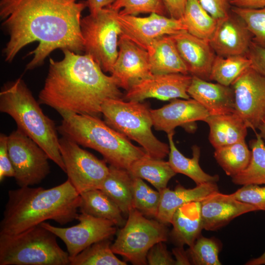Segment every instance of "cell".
Returning a JSON list of instances; mask_svg holds the SVG:
<instances>
[{
    "label": "cell",
    "mask_w": 265,
    "mask_h": 265,
    "mask_svg": "<svg viewBox=\"0 0 265 265\" xmlns=\"http://www.w3.org/2000/svg\"><path fill=\"white\" fill-rule=\"evenodd\" d=\"M231 86L234 93L235 112L248 128L256 132L265 117V77L250 66Z\"/></svg>",
    "instance_id": "cell-13"
},
{
    "label": "cell",
    "mask_w": 265,
    "mask_h": 265,
    "mask_svg": "<svg viewBox=\"0 0 265 265\" xmlns=\"http://www.w3.org/2000/svg\"><path fill=\"white\" fill-rule=\"evenodd\" d=\"M133 177L127 169L109 166L108 173L100 189L106 194L128 215L132 208Z\"/></svg>",
    "instance_id": "cell-27"
},
{
    "label": "cell",
    "mask_w": 265,
    "mask_h": 265,
    "mask_svg": "<svg viewBox=\"0 0 265 265\" xmlns=\"http://www.w3.org/2000/svg\"><path fill=\"white\" fill-rule=\"evenodd\" d=\"M147 51L153 75L189 74L170 35L156 39L149 46Z\"/></svg>",
    "instance_id": "cell-25"
},
{
    "label": "cell",
    "mask_w": 265,
    "mask_h": 265,
    "mask_svg": "<svg viewBox=\"0 0 265 265\" xmlns=\"http://www.w3.org/2000/svg\"><path fill=\"white\" fill-rule=\"evenodd\" d=\"M108 6L122 16L153 13L165 16L168 13L161 0H116Z\"/></svg>",
    "instance_id": "cell-37"
},
{
    "label": "cell",
    "mask_w": 265,
    "mask_h": 265,
    "mask_svg": "<svg viewBox=\"0 0 265 265\" xmlns=\"http://www.w3.org/2000/svg\"><path fill=\"white\" fill-rule=\"evenodd\" d=\"M162 159L146 154L134 161L128 171L132 177L146 180L160 192L167 187L169 180L176 174L168 161Z\"/></svg>",
    "instance_id": "cell-29"
},
{
    "label": "cell",
    "mask_w": 265,
    "mask_h": 265,
    "mask_svg": "<svg viewBox=\"0 0 265 265\" xmlns=\"http://www.w3.org/2000/svg\"><path fill=\"white\" fill-rule=\"evenodd\" d=\"M170 17L182 18L187 0H161Z\"/></svg>",
    "instance_id": "cell-44"
},
{
    "label": "cell",
    "mask_w": 265,
    "mask_h": 265,
    "mask_svg": "<svg viewBox=\"0 0 265 265\" xmlns=\"http://www.w3.org/2000/svg\"><path fill=\"white\" fill-rule=\"evenodd\" d=\"M219 252V244L215 239L201 235L187 251L191 264L195 265H221Z\"/></svg>",
    "instance_id": "cell-36"
},
{
    "label": "cell",
    "mask_w": 265,
    "mask_h": 265,
    "mask_svg": "<svg viewBox=\"0 0 265 265\" xmlns=\"http://www.w3.org/2000/svg\"><path fill=\"white\" fill-rule=\"evenodd\" d=\"M78 0H0L2 26L9 35L3 49L5 60L11 62L28 44L38 42L26 65L31 70L42 65L54 50L84 51L80 30L86 1Z\"/></svg>",
    "instance_id": "cell-1"
},
{
    "label": "cell",
    "mask_w": 265,
    "mask_h": 265,
    "mask_svg": "<svg viewBox=\"0 0 265 265\" xmlns=\"http://www.w3.org/2000/svg\"><path fill=\"white\" fill-rule=\"evenodd\" d=\"M214 157L225 173L232 178L248 165L251 151L243 140L215 149Z\"/></svg>",
    "instance_id": "cell-32"
},
{
    "label": "cell",
    "mask_w": 265,
    "mask_h": 265,
    "mask_svg": "<svg viewBox=\"0 0 265 265\" xmlns=\"http://www.w3.org/2000/svg\"><path fill=\"white\" fill-rule=\"evenodd\" d=\"M187 93L202 105L210 115L235 112V96L231 86L211 82L192 76Z\"/></svg>",
    "instance_id": "cell-21"
},
{
    "label": "cell",
    "mask_w": 265,
    "mask_h": 265,
    "mask_svg": "<svg viewBox=\"0 0 265 265\" xmlns=\"http://www.w3.org/2000/svg\"><path fill=\"white\" fill-rule=\"evenodd\" d=\"M200 203L203 228L207 231H216L242 214L258 211L255 206L219 191L210 194Z\"/></svg>",
    "instance_id": "cell-19"
},
{
    "label": "cell",
    "mask_w": 265,
    "mask_h": 265,
    "mask_svg": "<svg viewBox=\"0 0 265 265\" xmlns=\"http://www.w3.org/2000/svg\"><path fill=\"white\" fill-rule=\"evenodd\" d=\"M153 126L156 130L167 133L174 132L178 126L184 127L197 121H203L210 114L193 99H174L158 109H150Z\"/></svg>",
    "instance_id": "cell-20"
},
{
    "label": "cell",
    "mask_w": 265,
    "mask_h": 265,
    "mask_svg": "<svg viewBox=\"0 0 265 265\" xmlns=\"http://www.w3.org/2000/svg\"><path fill=\"white\" fill-rule=\"evenodd\" d=\"M232 6L257 9L265 7V0H229Z\"/></svg>",
    "instance_id": "cell-45"
},
{
    "label": "cell",
    "mask_w": 265,
    "mask_h": 265,
    "mask_svg": "<svg viewBox=\"0 0 265 265\" xmlns=\"http://www.w3.org/2000/svg\"><path fill=\"white\" fill-rule=\"evenodd\" d=\"M24 80L19 78L5 84L0 92V111L10 116L17 128L36 142L65 173L59 149L57 127L46 115Z\"/></svg>",
    "instance_id": "cell-5"
},
{
    "label": "cell",
    "mask_w": 265,
    "mask_h": 265,
    "mask_svg": "<svg viewBox=\"0 0 265 265\" xmlns=\"http://www.w3.org/2000/svg\"><path fill=\"white\" fill-rule=\"evenodd\" d=\"M118 12L107 6L95 15L81 18L80 23L85 54L90 55L104 72L110 74L118 56L122 34Z\"/></svg>",
    "instance_id": "cell-8"
},
{
    "label": "cell",
    "mask_w": 265,
    "mask_h": 265,
    "mask_svg": "<svg viewBox=\"0 0 265 265\" xmlns=\"http://www.w3.org/2000/svg\"><path fill=\"white\" fill-rule=\"evenodd\" d=\"M59 149L68 179L80 194L100 188L109 172L105 160L65 136L59 138Z\"/></svg>",
    "instance_id": "cell-11"
},
{
    "label": "cell",
    "mask_w": 265,
    "mask_h": 265,
    "mask_svg": "<svg viewBox=\"0 0 265 265\" xmlns=\"http://www.w3.org/2000/svg\"><path fill=\"white\" fill-rule=\"evenodd\" d=\"M118 54L111 75L119 86L129 90L152 74L147 51L123 35L118 42Z\"/></svg>",
    "instance_id": "cell-15"
},
{
    "label": "cell",
    "mask_w": 265,
    "mask_h": 265,
    "mask_svg": "<svg viewBox=\"0 0 265 265\" xmlns=\"http://www.w3.org/2000/svg\"><path fill=\"white\" fill-rule=\"evenodd\" d=\"M230 194L238 201L255 206L258 211H265V186L245 185Z\"/></svg>",
    "instance_id": "cell-39"
},
{
    "label": "cell",
    "mask_w": 265,
    "mask_h": 265,
    "mask_svg": "<svg viewBox=\"0 0 265 265\" xmlns=\"http://www.w3.org/2000/svg\"><path fill=\"white\" fill-rule=\"evenodd\" d=\"M260 132L259 134L262 138L265 140V122H263L258 127Z\"/></svg>",
    "instance_id": "cell-49"
},
{
    "label": "cell",
    "mask_w": 265,
    "mask_h": 265,
    "mask_svg": "<svg viewBox=\"0 0 265 265\" xmlns=\"http://www.w3.org/2000/svg\"><path fill=\"white\" fill-rule=\"evenodd\" d=\"M219 191L216 183H206L192 188H186L178 184L174 190L168 187L160 191V200L156 219L168 225L175 211L181 206L191 202H201L210 194Z\"/></svg>",
    "instance_id": "cell-22"
},
{
    "label": "cell",
    "mask_w": 265,
    "mask_h": 265,
    "mask_svg": "<svg viewBox=\"0 0 265 265\" xmlns=\"http://www.w3.org/2000/svg\"><path fill=\"white\" fill-rule=\"evenodd\" d=\"M171 224L173 241L178 246H191L203 229L200 202L187 203L179 207L174 213Z\"/></svg>",
    "instance_id": "cell-23"
},
{
    "label": "cell",
    "mask_w": 265,
    "mask_h": 265,
    "mask_svg": "<svg viewBox=\"0 0 265 265\" xmlns=\"http://www.w3.org/2000/svg\"><path fill=\"white\" fill-rule=\"evenodd\" d=\"M246 265H265V251L260 257L249 260Z\"/></svg>",
    "instance_id": "cell-48"
},
{
    "label": "cell",
    "mask_w": 265,
    "mask_h": 265,
    "mask_svg": "<svg viewBox=\"0 0 265 265\" xmlns=\"http://www.w3.org/2000/svg\"><path fill=\"white\" fill-rule=\"evenodd\" d=\"M80 195L70 181L54 187H19L8 192L0 234L13 235L52 220L65 225L76 219Z\"/></svg>",
    "instance_id": "cell-3"
},
{
    "label": "cell",
    "mask_w": 265,
    "mask_h": 265,
    "mask_svg": "<svg viewBox=\"0 0 265 265\" xmlns=\"http://www.w3.org/2000/svg\"><path fill=\"white\" fill-rule=\"evenodd\" d=\"M59 61L50 59L48 73L38 102L56 110L100 117L108 99H122L116 80L104 73L89 54L62 50Z\"/></svg>",
    "instance_id": "cell-2"
},
{
    "label": "cell",
    "mask_w": 265,
    "mask_h": 265,
    "mask_svg": "<svg viewBox=\"0 0 265 265\" xmlns=\"http://www.w3.org/2000/svg\"><path fill=\"white\" fill-rule=\"evenodd\" d=\"M201 6L217 21L226 17L231 10L229 0H198Z\"/></svg>",
    "instance_id": "cell-41"
},
{
    "label": "cell",
    "mask_w": 265,
    "mask_h": 265,
    "mask_svg": "<svg viewBox=\"0 0 265 265\" xmlns=\"http://www.w3.org/2000/svg\"><path fill=\"white\" fill-rule=\"evenodd\" d=\"M255 132L256 138L249 142L251 157L248 165L232 177L236 185H265V144L260 134Z\"/></svg>",
    "instance_id": "cell-30"
},
{
    "label": "cell",
    "mask_w": 265,
    "mask_h": 265,
    "mask_svg": "<svg viewBox=\"0 0 265 265\" xmlns=\"http://www.w3.org/2000/svg\"><path fill=\"white\" fill-rule=\"evenodd\" d=\"M251 62L246 55L215 56L210 80L225 86H231L248 68Z\"/></svg>",
    "instance_id": "cell-33"
},
{
    "label": "cell",
    "mask_w": 265,
    "mask_h": 265,
    "mask_svg": "<svg viewBox=\"0 0 265 265\" xmlns=\"http://www.w3.org/2000/svg\"><path fill=\"white\" fill-rule=\"evenodd\" d=\"M217 22L209 40L216 55L223 57L246 55L253 36L244 21L231 10L226 17Z\"/></svg>",
    "instance_id": "cell-17"
},
{
    "label": "cell",
    "mask_w": 265,
    "mask_h": 265,
    "mask_svg": "<svg viewBox=\"0 0 265 265\" xmlns=\"http://www.w3.org/2000/svg\"><path fill=\"white\" fill-rule=\"evenodd\" d=\"M160 200V192L152 189L143 179L133 177L132 208L147 217L156 218Z\"/></svg>",
    "instance_id": "cell-35"
},
{
    "label": "cell",
    "mask_w": 265,
    "mask_h": 265,
    "mask_svg": "<svg viewBox=\"0 0 265 265\" xmlns=\"http://www.w3.org/2000/svg\"><path fill=\"white\" fill-rule=\"evenodd\" d=\"M101 112L106 124L137 142L148 156L163 159L169 154V145L153 133V121L147 104L122 99H108L102 104Z\"/></svg>",
    "instance_id": "cell-7"
},
{
    "label": "cell",
    "mask_w": 265,
    "mask_h": 265,
    "mask_svg": "<svg viewBox=\"0 0 265 265\" xmlns=\"http://www.w3.org/2000/svg\"><path fill=\"white\" fill-rule=\"evenodd\" d=\"M123 227L118 231L111 248L115 254L135 265L147 264V255L150 248L168 238L166 225L150 219L132 208Z\"/></svg>",
    "instance_id": "cell-9"
},
{
    "label": "cell",
    "mask_w": 265,
    "mask_h": 265,
    "mask_svg": "<svg viewBox=\"0 0 265 265\" xmlns=\"http://www.w3.org/2000/svg\"><path fill=\"white\" fill-rule=\"evenodd\" d=\"M110 239L93 243L74 257H70V265H126L118 258L111 248Z\"/></svg>",
    "instance_id": "cell-34"
},
{
    "label": "cell",
    "mask_w": 265,
    "mask_h": 265,
    "mask_svg": "<svg viewBox=\"0 0 265 265\" xmlns=\"http://www.w3.org/2000/svg\"><path fill=\"white\" fill-rule=\"evenodd\" d=\"M8 136L0 134V181L6 177H14L15 171L7 148Z\"/></svg>",
    "instance_id": "cell-42"
},
{
    "label": "cell",
    "mask_w": 265,
    "mask_h": 265,
    "mask_svg": "<svg viewBox=\"0 0 265 265\" xmlns=\"http://www.w3.org/2000/svg\"><path fill=\"white\" fill-rule=\"evenodd\" d=\"M80 195L79 208L80 212L113 222L116 226H122L126 221L118 206L103 191L95 189Z\"/></svg>",
    "instance_id": "cell-28"
},
{
    "label": "cell",
    "mask_w": 265,
    "mask_h": 265,
    "mask_svg": "<svg viewBox=\"0 0 265 265\" xmlns=\"http://www.w3.org/2000/svg\"><path fill=\"white\" fill-rule=\"evenodd\" d=\"M56 236L41 224L22 232L0 234V265H70Z\"/></svg>",
    "instance_id": "cell-6"
},
{
    "label": "cell",
    "mask_w": 265,
    "mask_h": 265,
    "mask_svg": "<svg viewBox=\"0 0 265 265\" xmlns=\"http://www.w3.org/2000/svg\"><path fill=\"white\" fill-rule=\"evenodd\" d=\"M116 0H87L90 14L95 15L103 8L111 5Z\"/></svg>",
    "instance_id": "cell-46"
},
{
    "label": "cell",
    "mask_w": 265,
    "mask_h": 265,
    "mask_svg": "<svg viewBox=\"0 0 265 265\" xmlns=\"http://www.w3.org/2000/svg\"><path fill=\"white\" fill-rule=\"evenodd\" d=\"M182 19L188 32L209 41L217 23L203 8L198 0H187Z\"/></svg>",
    "instance_id": "cell-31"
},
{
    "label": "cell",
    "mask_w": 265,
    "mask_h": 265,
    "mask_svg": "<svg viewBox=\"0 0 265 265\" xmlns=\"http://www.w3.org/2000/svg\"><path fill=\"white\" fill-rule=\"evenodd\" d=\"M62 119L57 127L63 136L80 146L100 153L110 165L129 170L132 163L146 154L144 149L132 144L121 133L100 117L61 111Z\"/></svg>",
    "instance_id": "cell-4"
},
{
    "label": "cell",
    "mask_w": 265,
    "mask_h": 265,
    "mask_svg": "<svg viewBox=\"0 0 265 265\" xmlns=\"http://www.w3.org/2000/svg\"><path fill=\"white\" fill-rule=\"evenodd\" d=\"M173 253L175 257V265H191L187 251L183 246H178L173 249Z\"/></svg>",
    "instance_id": "cell-47"
},
{
    "label": "cell",
    "mask_w": 265,
    "mask_h": 265,
    "mask_svg": "<svg viewBox=\"0 0 265 265\" xmlns=\"http://www.w3.org/2000/svg\"><path fill=\"white\" fill-rule=\"evenodd\" d=\"M74 226L61 228L48 222L41 225L54 234L65 243L70 257H74L97 242L110 239L117 232L115 224L110 220L80 212Z\"/></svg>",
    "instance_id": "cell-12"
},
{
    "label": "cell",
    "mask_w": 265,
    "mask_h": 265,
    "mask_svg": "<svg viewBox=\"0 0 265 265\" xmlns=\"http://www.w3.org/2000/svg\"><path fill=\"white\" fill-rule=\"evenodd\" d=\"M188 74L209 81L216 56L209 41L196 37L186 30L170 35Z\"/></svg>",
    "instance_id": "cell-18"
},
{
    "label": "cell",
    "mask_w": 265,
    "mask_h": 265,
    "mask_svg": "<svg viewBox=\"0 0 265 265\" xmlns=\"http://www.w3.org/2000/svg\"><path fill=\"white\" fill-rule=\"evenodd\" d=\"M7 148L19 187L38 185L50 174L46 152L19 129L8 136Z\"/></svg>",
    "instance_id": "cell-10"
},
{
    "label": "cell",
    "mask_w": 265,
    "mask_h": 265,
    "mask_svg": "<svg viewBox=\"0 0 265 265\" xmlns=\"http://www.w3.org/2000/svg\"><path fill=\"white\" fill-rule=\"evenodd\" d=\"M175 132L167 133L170 151L168 162L177 173L184 174L192 179L196 184L206 183H216L219 179L217 175H211L204 171L200 166V148L194 145L192 147V158H188L183 155L176 147L173 135Z\"/></svg>",
    "instance_id": "cell-26"
},
{
    "label": "cell",
    "mask_w": 265,
    "mask_h": 265,
    "mask_svg": "<svg viewBox=\"0 0 265 265\" xmlns=\"http://www.w3.org/2000/svg\"><path fill=\"white\" fill-rule=\"evenodd\" d=\"M209 126L210 142L215 149L245 140L248 127L236 112L210 115L204 120Z\"/></svg>",
    "instance_id": "cell-24"
},
{
    "label": "cell",
    "mask_w": 265,
    "mask_h": 265,
    "mask_svg": "<svg viewBox=\"0 0 265 265\" xmlns=\"http://www.w3.org/2000/svg\"><path fill=\"white\" fill-rule=\"evenodd\" d=\"M164 242H159L154 245L147 255V262L149 265H173L175 260L167 250Z\"/></svg>",
    "instance_id": "cell-40"
},
{
    "label": "cell",
    "mask_w": 265,
    "mask_h": 265,
    "mask_svg": "<svg viewBox=\"0 0 265 265\" xmlns=\"http://www.w3.org/2000/svg\"><path fill=\"white\" fill-rule=\"evenodd\" d=\"M192 76L181 73L153 75L127 91L122 99L141 102L148 98L167 101L179 98L189 99L187 90Z\"/></svg>",
    "instance_id": "cell-16"
},
{
    "label": "cell",
    "mask_w": 265,
    "mask_h": 265,
    "mask_svg": "<svg viewBox=\"0 0 265 265\" xmlns=\"http://www.w3.org/2000/svg\"><path fill=\"white\" fill-rule=\"evenodd\" d=\"M246 56L251 62V67L265 77V48L252 40Z\"/></svg>",
    "instance_id": "cell-43"
},
{
    "label": "cell",
    "mask_w": 265,
    "mask_h": 265,
    "mask_svg": "<svg viewBox=\"0 0 265 265\" xmlns=\"http://www.w3.org/2000/svg\"><path fill=\"white\" fill-rule=\"evenodd\" d=\"M264 122H265V119H264ZM264 121H263V122H264Z\"/></svg>",
    "instance_id": "cell-50"
},
{
    "label": "cell",
    "mask_w": 265,
    "mask_h": 265,
    "mask_svg": "<svg viewBox=\"0 0 265 265\" xmlns=\"http://www.w3.org/2000/svg\"><path fill=\"white\" fill-rule=\"evenodd\" d=\"M231 10L244 21L253 36V41L265 48V7L253 9L232 6Z\"/></svg>",
    "instance_id": "cell-38"
},
{
    "label": "cell",
    "mask_w": 265,
    "mask_h": 265,
    "mask_svg": "<svg viewBox=\"0 0 265 265\" xmlns=\"http://www.w3.org/2000/svg\"><path fill=\"white\" fill-rule=\"evenodd\" d=\"M121 35L147 51L156 39L165 35H172L186 27L181 19L167 17L157 13L149 16H122L118 14Z\"/></svg>",
    "instance_id": "cell-14"
}]
</instances>
